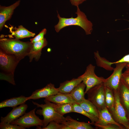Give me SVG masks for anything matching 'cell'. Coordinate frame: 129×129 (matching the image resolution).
I'll return each instance as SVG.
<instances>
[{
	"instance_id": "21",
	"label": "cell",
	"mask_w": 129,
	"mask_h": 129,
	"mask_svg": "<svg viewBox=\"0 0 129 129\" xmlns=\"http://www.w3.org/2000/svg\"><path fill=\"white\" fill-rule=\"evenodd\" d=\"M14 31H11V35L10 38L13 36L15 38L19 39L25 38L33 37L35 35V33L31 32L24 27L22 25L18 26V28L15 27Z\"/></svg>"
},
{
	"instance_id": "1",
	"label": "cell",
	"mask_w": 129,
	"mask_h": 129,
	"mask_svg": "<svg viewBox=\"0 0 129 129\" xmlns=\"http://www.w3.org/2000/svg\"><path fill=\"white\" fill-rule=\"evenodd\" d=\"M0 49L6 53L15 56L20 61L28 56L33 43L30 41L23 42L19 39L0 37Z\"/></svg>"
},
{
	"instance_id": "13",
	"label": "cell",
	"mask_w": 129,
	"mask_h": 129,
	"mask_svg": "<svg viewBox=\"0 0 129 129\" xmlns=\"http://www.w3.org/2000/svg\"><path fill=\"white\" fill-rule=\"evenodd\" d=\"M47 41L45 38L33 43L32 45L28 55L29 61L31 62L33 58L37 61L39 59L41 54V51L44 47L47 44Z\"/></svg>"
},
{
	"instance_id": "19",
	"label": "cell",
	"mask_w": 129,
	"mask_h": 129,
	"mask_svg": "<svg viewBox=\"0 0 129 129\" xmlns=\"http://www.w3.org/2000/svg\"><path fill=\"white\" fill-rule=\"evenodd\" d=\"M28 100L27 97L22 95L11 98L1 102L0 103V108L11 107L13 108L18 105L25 103Z\"/></svg>"
},
{
	"instance_id": "32",
	"label": "cell",
	"mask_w": 129,
	"mask_h": 129,
	"mask_svg": "<svg viewBox=\"0 0 129 129\" xmlns=\"http://www.w3.org/2000/svg\"><path fill=\"white\" fill-rule=\"evenodd\" d=\"M86 0H70L71 5H73L78 7L79 5L82 3Z\"/></svg>"
},
{
	"instance_id": "15",
	"label": "cell",
	"mask_w": 129,
	"mask_h": 129,
	"mask_svg": "<svg viewBox=\"0 0 129 129\" xmlns=\"http://www.w3.org/2000/svg\"><path fill=\"white\" fill-rule=\"evenodd\" d=\"M98 111V120L97 122L95 123L102 125L108 124H113L118 126L121 129H125L123 126L114 120L106 107Z\"/></svg>"
},
{
	"instance_id": "11",
	"label": "cell",
	"mask_w": 129,
	"mask_h": 129,
	"mask_svg": "<svg viewBox=\"0 0 129 129\" xmlns=\"http://www.w3.org/2000/svg\"><path fill=\"white\" fill-rule=\"evenodd\" d=\"M18 0L11 5L5 6L0 5V30H1L6 22L10 20L14 10L20 5Z\"/></svg>"
},
{
	"instance_id": "30",
	"label": "cell",
	"mask_w": 129,
	"mask_h": 129,
	"mask_svg": "<svg viewBox=\"0 0 129 129\" xmlns=\"http://www.w3.org/2000/svg\"><path fill=\"white\" fill-rule=\"evenodd\" d=\"M122 63H126L129 64V54L126 55L118 60L114 62V64Z\"/></svg>"
},
{
	"instance_id": "16",
	"label": "cell",
	"mask_w": 129,
	"mask_h": 129,
	"mask_svg": "<svg viewBox=\"0 0 129 129\" xmlns=\"http://www.w3.org/2000/svg\"><path fill=\"white\" fill-rule=\"evenodd\" d=\"M66 121L63 124L65 125L63 129H93L94 128L91 125L90 123L80 122L72 118L70 116L66 117Z\"/></svg>"
},
{
	"instance_id": "4",
	"label": "cell",
	"mask_w": 129,
	"mask_h": 129,
	"mask_svg": "<svg viewBox=\"0 0 129 129\" xmlns=\"http://www.w3.org/2000/svg\"><path fill=\"white\" fill-rule=\"evenodd\" d=\"M115 102L113 107L108 110L114 120L125 129H129V122L125 110L119 98L118 90L113 91Z\"/></svg>"
},
{
	"instance_id": "34",
	"label": "cell",
	"mask_w": 129,
	"mask_h": 129,
	"mask_svg": "<svg viewBox=\"0 0 129 129\" xmlns=\"http://www.w3.org/2000/svg\"><path fill=\"white\" fill-rule=\"evenodd\" d=\"M129 67V64H127L125 68H126Z\"/></svg>"
},
{
	"instance_id": "18",
	"label": "cell",
	"mask_w": 129,
	"mask_h": 129,
	"mask_svg": "<svg viewBox=\"0 0 129 129\" xmlns=\"http://www.w3.org/2000/svg\"><path fill=\"white\" fill-rule=\"evenodd\" d=\"M82 82V79L78 77L71 80H67L60 84L58 88L59 92L64 93H70L78 85Z\"/></svg>"
},
{
	"instance_id": "10",
	"label": "cell",
	"mask_w": 129,
	"mask_h": 129,
	"mask_svg": "<svg viewBox=\"0 0 129 129\" xmlns=\"http://www.w3.org/2000/svg\"><path fill=\"white\" fill-rule=\"evenodd\" d=\"M59 92L58 88H55L54 84L50 83L43 88L36 90L27 97L28 100L45 98L55 95Z\"/></svg>"
},
{
	"instance_id": "27",
	"label": "cell",
	"mask_w": 129,
	"mask_h": 129,
	"mask_svg": "<svg viewBox=\"0 0 129 129\" xmlns=\"http://www.w3.org/2000/svg\"><path fill=\"white\" fill-rule=\"evenodd\" d=\"M65 125L64 124H60L54 121L50 122L46 127L41 129H63Z\"/></svg>"
},
{
	"instance_id": "31",
	"label": "cell",
	"mask_w": 129,
	"mask_h": 129,
	"mask_svg": "<svg viewBox=\"0 0 129 129\" xmlns=\"http://www.w3.org/2000/svg\"><path fill=\"white\" fill-rule=\"evenodd\" d=\"M121 79L129 88V75L124 74L122 73Z\"/></svg>"
},
{
	"instance_id": "17",
	"label": "cell",
	"mask_w": 129,
	"mask_h": 129,
	"mask_svg": "<svg viewBox=\"0 0 129 129\" xmlns=\"http://www.w3.org/2000/svg\"><path fill=\"white\" fill-rule=\"evenodd\" d=\"M45 99L56 104L76 103L70 93H64L59 92L57 94Z\"/></svg>"
},
{
	"instance_id": "5",
	"label": "cell",
	"mask_w": 129,
	"mask_h": 129,
	"mask_svg": "<svg viewBox=\"0 0 129 129\" xmlns=\"http://www.w3.org/2000/svg\"><path fill=\"white\" fill-rule=\"evenodd\" d=\"M36 109L35 108L28 113H25L10 123L21 126L25 129L36 126V129H40L44 126L43 121L36 115Z\"/></svg>"
},
{
	"instance_id": "36",
	"label": "cell",
	"mask_w": 129,
	"mask_h": 129,
	"mask_svg": "<svg viewBox=\"0 0 129 129\" xmlns=\"http://www.w3.org/2000/svg\"><path fill=\"white\" fill-rule=\"evenodd\" d=\"M128 3L129 4V0H128Z\"/></svg>"
},
{
	"instance_id": "3",
	"label": "cell",
	"mask_w": 129,
	"mask_h": 129,
	"mask_svg": "<svg viewBox=\"0 0 129 129\" xmlns=\"http://www.w3.org/2000/svg\"><path fill=\"white\" fill-rule=\"evenodd\" d=\"M45 104H39L36 102L32 101V103L37 106V107H40L42 109L37 110L36 113L40 115L43 116L44 126L42 128L46 126L49 123L52 121L58 123L63 124L66 120V118L59 114L53 108L50 104V102L45 99Z\"/></svg>"
},
{
	"instance_id": "33",
	"label": "cell",
	"mask_w": 129,
	"mask_h": 129,
	"mask_svg": "<svg viewBox=\"0 0 129 129\" xmlns=\"http://www.w3.org/2000/svg\"><path fill=\"white\" fill-rule=\"evenodd\" d=\"M126 69V70L123 73L124 74L129 75V67Z\"/></svg>"
},
{
	"instance_id": "14",
	"label": "cell",
	"mask_w": 129,
	"mask_h": 129,
	"mask_svg": "<svg viewBox=\"0 0 129 129\" xmlns=\"http://www.w3.org/2000/svg\"><path fill=\"white\" fill-rule=\"evenodd\" d=\"M118 90L120 101L128 117L129 115V88L121 79Z\"/></svg>"
},
{
	"instance_id": "25",
	"label": "cell",
	"mask_w": 129,
	"mask_h": 129,
	"mask_svg": "<svg viewBox=\"0 0 129 129\" xmlns=\"http://www.w3.org/2000/svg\"><path fill=\"white\" fill-rule=\"evenodd\" d=\"M106 106L109 110L113 107L115 102V97L113 91L110 88L105 86Z\"/></svg>"
},
{
	"instance_id": "20",
	"label": "cell",
	"mask_w": 129,
	"mask_h": 129,
	"mask_svg": "<svg viewBox=\"0 0 129 129\" xmlns=\"http://www.w3.org/2000/svg\"><path fill=\"white\" fill-rule=\"evenodd\" d=\"M86 87L82 82L76 86L70 93L71 96L78 103H79L85 99L84 89Z\"/></svg>"
},
{
	"instance_id": "8",
	"label": "cell",
	"mask_w": 129,
	"mask_h": 129,
	"mask_svg": "<svg viewBox=\"0 0 129 129\" xmlns=\"http://www.w3.org/2000/svg\"><path fill=\"white\" fill-rule=\"evenodd\" d=\"M95 67L92 64H89L86 67L84 73L78 77L81 78L86 85V89L85 94L91 88L94 86L103 83L105 79L99 77L95 74L94 70Z\"/></svg>"
},
{
	"instance_id": "2",
	"label": "cell",
	"mask_w": 129,
	"mask_h": 129,
	"mask_svg": "<svg viewBox=\"0 0 129 129\" xmlns=\"http://www.w3.org/2000/svg\"><path fill=\"white\" fill-rule=\"evenodd\" d=\"M75 13L77 15L75 18L71 17L70 18L61 17L57 11V17L59 19L58 24L55 26V29L57 32L63 28L69 26H77L80 27L85 31L87 35L91 34L93 30V24L87 19L84 13L81 11L78 7Z\"/></svg>"
},
{
	"instance_id": "28",
	"label": "cell",
	"mask_w": 129,
	"mask_h": 129,
	"mask_svg": "<svg viewBox=\"0 0 129 129\" xmlns=\"http://www.w3.org/2000/svg\"><path fill=\"white\" fill-rule=\"evenodd\" d=\"M47 30L46 28L43 29L34 38L30 39V42L32 43L40 41L44 38V36L46 34Z\"/></svg>"
},
{
	"instance_id": "9",
	"label": "cell",
	"mask_w": 129,
	"mask_h": 129,
	"mask_svg": "<svg viewBox=\"0 0 129 129\" xmlns=\"http://www.w3.org/2000/svg\"><path fill=\"white\" fill-rule=\"evenodd\" d=\"M127 64L126 63L115 64L116 67L114 68L112 73L108 78L105 79L103 83L104 86L111 89L113 91L118 90L121 80L122 71Z\"/></svg>"
},
{
	"instance_id": "23",
	"label": "cell",
	"mask_w": 129,
	"mask_h": 129,
	"mask_svg": "<svg viewBox=\"0 0 129 129\" xmlns=\"http://www.w3.org/2000/svg\"><path fill=\"white\" fill-rule=\"evenodd\" d=\"M50 104L54 109L62 115L63 116L67 113L73 112V103H66L56 104L50 102Z\"/></svg>"
},
{
	"instance_id": "7",
	"label": "cell",
	"mask_w": 129,
	"mask_h": 129,
	"mask_svg": "<svg viewBox=\"0 0 129 129\" xmlns=\"http://www.w3.org/2000/svg\"><path fill=\"white\" fill-rule=\"evenodd\" d=\"M20 61L15 56L0 49V69L6 74L5 76L13 77L15 69Z\"/></svg>"
},
{
	"instance_id": "6",
	"label": "cell",
	"mask_w": 129,
	"mask_h": 129,
	"mask_svg": "<svg viewBox=\"0 0 129 129\" xmlns=\"http://www.w3.org/2000/svg\"><path fill=\"white\" fill-rule=\"evenodd\" d=\"M88 99L92 103L98 110L106 107L105 86L103 83L96 85L87 92Z\"/></svg>"
},
{
	"instance_id": "22",
	"label": "cell",
	"mask_w": 129,
	"mask_h": 129,
	"mask_svg": "<svg viewBox=\"0 0 129 129\" xmlns=\"http://www.w3.org/2000/svg\"><path fill=\"white\" fill-rule=\"evenodd\" d=\"M78 104L86 112L98 118L99 114L98 109L88 99H85L82 102Z\"/></svg>"
},
{
	"instance_id": "29",
	"label": "cell",
	"mask_w": 129,
	"mask_h": 129,
	"mask_svg": "<svg viewBox=\"0 0 129 129\" xmlns=\"http://www.w3.org/2000/svg\"><path fill=\"white\" fill-rule=\"evenodd\" d=\"M94 125L96 127L102 129H121L118 126L112 124L102 125L94 123Z\"/></svg>"
},
{
	"instance_id": "24",
	"label": "cell",
	"mask_w": 129,
	"mask_h": 129,
	"mask_svg": "<svg viewBox=\"0 0 129 129\" xmlns=\"http://www.w3.org/2000/svg\"><path fill=\"white\" fill-rule=\"evenodd\" d=\"M73 112H75L82 114L89 118L93 124L97 122L98 118L89 114L84 110L78 103H73Z\"/></svg>"
},
{
	"instance_id": "12",
	"label": "cell",
	"mask_w": 129,
	"mask_h": 129,
	"mask_svg": "<svg viewBox=\"0 0 129 129\" xmlns=\"http://www.w3.org/2000/svg\"><path fill=\"white\" fill-rule=\"evenodd\" d=\"M27 108V105L24 103L18 107L13 108L6 116L1 117V122L11 123L23 115Z\"/></svg>"
},
{
	"instance_id": "35",
	"label": "cell",
	"mask_w": 129,
	"mask_h": 129,
	"mask_svg": "<svg viewBox=\"0 0 129 129\" xmlns=\"http://www.w3.org/2000/svg\"><path fill=\"white\" fill-rule=\"evenodd\" d=\"M127 117H128V119L129 121V115Z\"/></svg>"
},
{
	"instance_id": "26",
	"label": "cell",
	"mask_w": 129,
	"mask_h": 129,
	"mask_svg": "<svg viewBox=\"0 0 129 129\" xmlns=\"http://www.w3.org/2000/svg\"><path fill=\"white\" fill-rule=\"evenodd\" d=\"M0 129H25L21 126L11 124L10 123L1 122L0 123Z\"/></svg>"
}]
</instances>
